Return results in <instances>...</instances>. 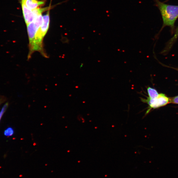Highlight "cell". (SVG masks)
Listing matches in <instances>:
<instances>
[{
	"mask_svg": "<svg viewBox=\"0 0 178 178\" xmlns=\"http://www.w3.org/2000/svg\"><path fill=\"white\" fill-rule=\"evenodd\" d=\"M14 133L13 129L11 127H9L4 132V134L6 136H11Z\"/></svg>",
	"mask_w": 178,
	"mask_h": 178,
	"instance_id": "cell-7",
	"label": "cell"
},
{
	"mask_svg": "<svg viewBox=\"0 0 178 178\" xmlns=\"http://www.w3.org/2000/svg\"><path fill=\"white\" fill-rule=\"evenodd\" d=\"M147 93L150 99H154L159 96L158 92L153 88L148 87L147 88Z\"/></svg>",
	"mask_w": 178,
	"mask_h": 178,
	"instance_id": "cell-6",
	"label": "cell"
},
{
	"mask_svg": "<svg viewBox=\"0 0 178 178\" xmlns=\"http://www.w3.org/2000/svg\"><path fill=\"white\" fill-rule=\"evenodd\" d=\"M8 105V103L5 104V105L2 108L0 112V120L1 119V118L2 117L3 115L4 114V113L7 110Z\"/></svg>",
	"mask_w": 178,
	"mask_h": 178,
	"instance_id": "cell-8",
	"label": "cell"
},
{
	"mask_svg": "<svg viewBox=\"0 0 178 178\" xmlns=\"http://www.w3.org/2000/svg\"><path fill=\"white\" fill-rule=\"evenodd\" d=\"M157 4L162 15L163 26L173 28L178 18V6L167 4L158 1Z\"/></svg>",
	"mask_w": 178,
	"mask_h": 178,
	"instance_id": "cell-2",
	"label": "cell"
},
{
	"mask_svg": "<svg viewBox=\"0 0 178 178\" xmlns=\"http://www.w3.org/2000/svg\"><path fill=\"white\" fill-rule=\"evenodd\" d=\"M6 100L4 96H1L0 97V105L2 103H4L5 101Z\"/></svg>",
	"mask_w": 178,
	"mask_h": 178,
	"instance_id": "cell-10",
	"label": "cell"
},
{
	"mask_svg": "<svg viewBox=\"0 0 178 178\" xmlns=\"http://www.w3.org/2000/svg\"><path fill=\"white\" fill-rule=\"evenodd\" d=\"M141 100L142 102L147 103L149 106V109L147 111L146 114L149 112L150 109L158 108L165 106L170 102V99L163 94H159L155 98L150 99L148 97L146 99L142 98Z\"/></svg>",
	"mask_w": 178,
	"mask_h": 178,
	"instance_id": "cell-4",
	"label": "cell"
},
{
	"mask_svg": "<svg viewBox=\"0 0 178 178\" xmlns=\"http://www.w3.org/2000/svg\"><path fill=\"white\" fill-rule=\"evenodd\" d=\"M30 9L33 10L39 8L45 4L46 1L44 0H21Z\"/></svg>",
	"mask_w": 178,
	"mask_h": 178,
	"instance_id": "cell-5",
	"label": "cell"
},
{
	"mask_svg": "<svg viewBox=\"0 0 178 178\" xmlns=\"http://www.w3.org/2000/svg\"><path fill=\"white\" fill-rule=\"evenodd\" d=\"M50 11L49 9L47 14L43 16V21L36 34L35 40L31 48L29 50L28 58H31L33 53L35 52L41 53L44 57L47 58V55L44 49L43 41L49 28L50 23Z\"/></svg>",
	"mask_w": 178,
	"mask_h": 178,
	"instance_id": "cell-1",
	"label": "cell"
},
{
	"mask_svg": "<svg viewBox=\"0 0 178 178\" xmlns=\"http://www.w3.org/2000/svg\"><path fill=\"white\" fill-rule=\"evenodd\" d=\"M170 103L178 104V96L171 98L170 99Z\"/></svg>",
	"mask_w": 178,
	"mask_h": 178,
	"instance_id": "cell-9",
	"label": "cell"
},
{
	"mask_svg": "<svg viewBox=\"0 0 178 178\" xmlns=\"http://www.w3.org/2000/svg\"><path fill=\"white\" fill-rule=\"evenodd\" d=\"M42 14H39L34 20L27 26L29 39V48L30 49L34 43L36 34L43 21Z\"/></svg>",
	"mask_w": 178,
	"mask_h": 178,
	"instance_id": "cell-3",
	"label": "cell"
},
{
	"mask_svg": "<svg viewBox=\"0 0 178 178\" xmlns=\"http://www.w3.org/2000/svg\"><path fill=\"white\" fill-rule=\"evenodd\" d=\"M178 36V27L177 29V31L176 32V34H175L174 36L173 39V40L174 39H176L177 37Z\"/></svg>",
	"mask_w": 178,
	"mask_h": 178,
	"instance_id": "cell-11",
	"label": "cell"
}]
</instances>
